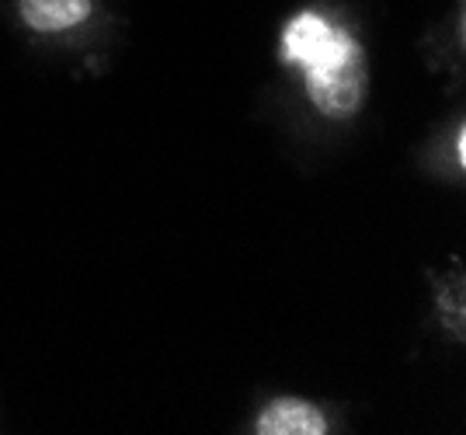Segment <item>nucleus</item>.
<instances>
[{
    "mask_svg": "<svg viewBox=\"0 0 466 435\" xmlns=\"http://www.w3.org/2000/svg\"><path fill=\"white\" fill-rule=\"evenodd\" d=\"M456 157L460 164H466V129H460V137H456Z\"/></svg>",
    "mask_w": 466,
    "mask_h": 435,
    "instance_id": "nucleus-4",
    "label": "nucleus"
},
{
    "mask_svg": "<svg viewBox=\"0 0 466 435\" xmlns=\"http://www.w3.org/2000/svg\"><path fill=\"white\" fill-rule=\"evenodd\" d=\"M282 56L296 63L307 77L313 108L328 119H349L359 112L370 87L366 49L341 25L303 11L282 32Z\"/></svg>",
    "mask_w": 466,
    "mask_h": 435,
    "instance_id": "nucleus-1",
    "label": "nucleus"
},
{
    "mask_svg": "<svg viewBox=\"0 0 466 435\" xmlns=\"http://www.w3.org/2000/svg\"><path fill=\"white\" fill-rule=\"evenodd\" d=\"M258 435H324L328 432V418L320 415V408H313L303 397H279L272 400L258 421Z\"/></svg>",
    "mask_w": 466,
    "mask_h": 435,
    "instance_id": "nucleus-2",
    "label": "nucleus"
},
{
    "mask_svg": "<svg viewBox=\"0 0 466 435\" xmlns=\"http://www.w3.org/2000/svg\"><path fill=\"white\" fill-rule=\"evenodd\" d=\"M21 21L35 32H66L91 15V0H18Z\"/></svg>",
    "mask_w": 466,
    "mask_h": 435,
    "instance_id": "nucleus-3",
    "label": "nucleus"
}]
</instances>
